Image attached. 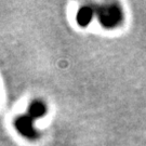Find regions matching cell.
<instances>
[{
	"instance_id": "6da1fadb",
	"label": "cell",
	"mask_w": 146,
	"mask_h": 146,
	"mask_svg": "<svg viewBox=\"0 0 146 146\" xmlns=\"http://www.w3.org/2000/svg\"><path fill=\"white\" fill-rule=\"evenodd\" d=\"M43 106L41 103H33L31 106V114L33 116H41L43 114Z\"/></svg>"
}]
</instances>
